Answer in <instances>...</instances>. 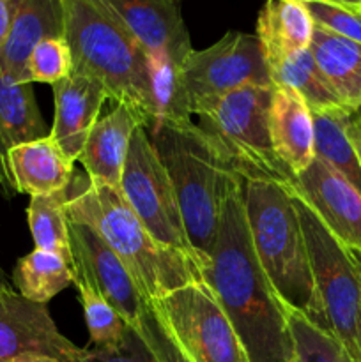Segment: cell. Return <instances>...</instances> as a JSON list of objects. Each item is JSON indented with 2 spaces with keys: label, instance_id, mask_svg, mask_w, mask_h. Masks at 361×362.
Returning a JSON list of instances; mask_svg holds the SVG:
<instances>
[{
  "label": "cell",
  "instance_id": "1",
  "mask_svg": "<svg viewBox=\"0 0 361 362\" xmlns=\"http://www.w3.org/2000/svg\"><path fill=\"white\" fill-rule=\"evenodd\" d=\"M250 362H294L285 303L258 262L244 209V182L223 204L218 235L202 267Z\"/></svg>",
  "mask_w": 361,
  "mask_h": 362
},
{
  "label": "cell",
  "instance_id": "2",
  "mask_svg": "<svg viewBox=\"0 0 361 362\" xmlns=\"http://www.w3.org/2000/svg\"><path fill=\"white\" fill-rule=\"evenodd\" d=\"M66 212L71 221L91 226L115 251L149 303L204 281L205 262L158 243L120 189L78 177L69 184Z\"/></svg>",
  "mask_w": 361,
  "mask_h": 362
},
{
  "label": "cell",
  "instance_id": "3",
  "mask_svg": "<svg viewBox=\"0 0 361 362\" xmlns=\"http://www.w3.org/2000/svg\"><path fill=\"white\" fill-rule=\"evenodd\" d=\"M73 73L99 78L108 98L152 124L149 60L138 39L103 0H62Z\"/></svg>",
  "mask_w": 361,
  "mask_h": 362
},
{
  "label": "cell",
  "instance_id": "4",
  "mask_svg": "<svg viewBox=\"0 0 361 362\" xmlns=\"http://www.w3.org/2000/svg\"><path fill=\"white\" fill-rule=\"evenodd\" d=\"M165 166L193 250L207 260L218 235L223 204L244 180L198 126L145 127Z\"/></svg>",
  "mask_w": 361,
  "mask_h": 362
},
{
  "label": "cell",
  "instance_id": "5",
  "mask_svg": "<svg viewBox=\"0 0 361 362\" xmlns=\"http://www.w3.org/2000/svg\"><path fill=\"white\" fill-rule=\"evenodd\" d=\"M244 209L255 253L280 299L329 332L294 207L292 186L244 180Z\"/></svg>",
  "mask_w": 361,
  "mask_h": 362
},
{
  "label": "cell",
  "instance_id": "6",
  "mask_svg": "<svg viewBox=\"0 0 361 362\" xmlns=\"http://www.w3.org/2000/svg\"><path fill=\"white\" fill-rule=\"evenodd\" d=\"M273 85H246L193 106L198 127L243 180H275L292 186L294 175L273 148L269 106Z\"/></svg>",
  "mask_w": 361,
  "mask_h": 362
},
{
  "label": "cell",
  "instance_id": "7",
  "mask_svg": "<svg viewBox=\"0 0 361 362\" xmlns=\"http://www.w3.org/2000/svg\"><path fill=\"white\" fill-rule=\"evenodd\" d=\"M292 202L299 216L315 290L329 332L342 343L354 361L361 362L357 346V320L361 313L360 257L329 232L328 226L294 189Z\"/></svg>",
  "mask_w": 361,
  "mask_h": 362
},
{
  "label": "cell",
  "instance_id": "8",
  "mask_svg": "<svg viewBox=\"0 0 361 362\" xmlns=\"http://www.w3.org/2000/svg\"><path fill=\"white\" fill-rule=\"evenodd\" d=\"M151 308L191 362H250L236 329L205 281L151 300Z\"/></svg>",
  "mask_w": 361,
  "mask_h": 362
},
{
  "label": "cell",
  "instance_id": "9",
  "mask_svg": "<svg viewBox=\"0 0 361 362\" xmlns=\"http://www.w3.org/2000/svg\"><path fill=\"white\" fill-rule=\"evenodd\" d=\"M120 191L138 219L158 243L202 258L188 239L176 189L145 127H137L131 136L120 179ZM202 260L205 262V258Z\"/></svg>",
  "mask_w": 361,
  "mask_h": 362
},
{
  "label": "cell",
  "instance_id": "10",
  "mask_svg": "<svg viewBox=\"0 0 361 362\" xmlns=\"http://www.w3.org/2000/svg\"><path fill=\"white\" fill-rule=\"evenodd\" d=\"M191 112L204 99L229 94L246 85H273L260 41L255 34L227 32L204 49H191L180 62Z\"/></svg>",
  "mask_w": 361,
  "mask_h": 362
},
{
  "label": "cell",
  "instance_id": "11",
  "mask_svg": "<svg viewBox=\"0 0 361 362\" xmlns=\"http://www.w3.org/2000/svg\"><path fill=\"white\" fill-rule=\"evenodd\" d=\"M69 240L74 276L85 279L127 324H137L149 300L115 251L91 226L71 219Z\"/></svg>",
  "mask_w": 361,
  "mask_h": 362
},
{
  "label": "cell",
  "instance_id": "12",
  "mask_svg": "<svg viewBox=\"0 0 361 362\" xmlns=\"http://www.w3.org/2000/svg\"><path fill=\"white\" fill-rule=\"evenodd\" d=\"M81 349L66 338L48 306L18 292H0V362L23 359L76 361Z\"/></svg>",
  "mask_w": 361,
  "mask_h": 362
},
{
  "label": "cell",
  "instance_id": "13",
  "mask_svg": "<svg viewBox=\"0 0 361 362\" xmlns=\"http://www.w3.org/2000/svg\"><path fill=\"white\" fill-rule=\"evenodd\" d=\"M292 189L343 246L361 253V194L349 180L315 158L306 170L294 175Z\"/></svg>",
  "mask_w": 361,
  "mask_h": 362
},
{
  "label": "cell",
  "instance_id": "14",
  "mask_svg": "<svg viewBox=\"0 0 361 362\" xmlns=\"http://www.w3.org/2000/svg\"><path fill=\"white\" fill-rule=\"evenodd\" d=\"M138 39L147 57L180 64L193 49L180 0H103Z\"/></svg>",
  "mask_w": 361,
  "mask_h": 362
},
{
  "label": "cell",
  "instance_id": "15",
  "mask_svg": "<svg viewBox=\"0 0 361 362\" xmlns=\"http://www.w3.org/2000/svg\"><path fill=\"white\" fill-rule=\"evenodd\" d=\"M52 87L55 98V120L50 136L74 163L78 161L92 126L98 122L108 92L99 78L85 73H71Z\"/></svg>",
  "mask_w": 361,
  "mask_h": 362
},
{
  "label": "cell",
  "instance_id": "16",
  "mask_svg": "<svg viewBox=\"0 0 361 362\" xmlns=\"http://www.w3.org/2000/svg\"><path fill=\"white\" fill-rule=\"evenodd\" d=\"M137 127H144L140 117L124 105H117L113 112L98 119L78 156L88 179L120 189L124 163Z\"/></svg>",
  "mask_w": 361,
  "mask_h": 362
},
{
  "label": "cell",
  "instance_id": "17",
  "mask_svg": "<svg viewBox=\"0 0 361 362\" xmlns=\"http://www.w3.org/2000/svg\"><path fill=\"white\" fill-rule=\"evenodd\" d=\"M269 131L276 156L292 175L311 165L315 159L314 117L296 90L273 85Z\"/></svg>",
  "mask_w": 361,
  "mask_h": 362
},
{
  "label": "cell",
  "instance_id": "18",
  "mask_svg": "<svg viewBox=\"0 0 361 362\" xmlns=\"http://www.w3.org/2000/svg\"><path fill=\"white\" fill-rule=\"evenodd\" d=\"M13 23L0 48V66L13 80L27 81V62L32 49L46 37L64 35L62 0H13Z\"/></svg>",
  "mask_w": 361,
  "mask_h": 362
},
{
  "label": "cell",
  "instance_id": "19",
  "mask_svg": "<svg viewBox=\"0 0 361 362\" xmlns=\"http://www.w3.org/2000/svg\"><path fill=\"white\" fill-rule=\"evenodd\" d=\"M6 161L18 193L30 197L57 193L66 189L73 180V161L52 136L11 147Z\"/></svg>",
  "mask_w": 361,
  "mask_h": 362
},
{
  "label": "cell",
  "instance_id": "20",
  "mask_svg": "<svg viewBox=\"0 0 361 362\" xmlns=\"http://www.w3.org/2000/svg\"><path fill=\"white\" fill-rule=\"evenodd\" d=\"M315 23L303 0H265L257 32L265 62L310 48Z\"/></svg>",
  "mask_w": 361,
  "mask_h": 362
},
{
  "label": "cell",
  "instance_id": "21",
  "mask_svg": "<svg viewBox=\"0 0 361 362\" xmlns=\"http://www.w3.org/2000/svg\"><path fill=\"white\" fill-rule=\"evenodd\" d=\"M310 52L340 101L361 112V45L315 25Z\"/></svg>",
  "mask_w": 361,
  "mask_h": 362
},
{
  "label": "cell",
  "instance_id": "22",
  "mask_svg": "<svg viewBox=\"0 0 361 362\" xmlns=\"http://www.w3.org/2000/svg\"><path fill=\"white\" fill-rule=\"evenodd\" d=\"M50 136L32 83L13 80L0 66V144L6 152L20 144Z\"/></svg>",
  "mask_w": 361,
  "mask_h": 362
},
{
  "label": "cell",
  "instance_id": "23",
  "mask_svg": "<svg viewBox=\"0 0 361 362\" xmlns=\"http://www.w3.org/2000/svg\"><path fill=\"white\" fill-rule=\"evenodd\" d=\"M265 64L271 83L275 87H289L296 90L311 112L347 108L322 74L310 48L289 53Z\"/></svg>",
  "mask_w": 361,
  "mask_h": 362
},
{
  "label": "cell",
  "instance_id": "24",
  "mask_svg": "<svg viewBox=\"0 0 361 362\" xmlns=\"http://www.w3.org/2000/svg\"><path fill=\"white\" fill-rule=\"evenodd\" d=\"M11 281L25 299L48 304L62 290L74 285L73 262L55 251L35 247L16 262Z\"/></svg>",
  "mask_w": 361,
  "mask_h": 362
},
{
  "label": "cell",
  "instance_id": "25",
  "mask_svg": "<svg viewBox=\"0 0 361 362\" xmlns=\"http://www.w3.org/2000/svg\"><path fill=\"white\" fill-rule=\"evenodd\" d=\"M353 113L354 110L349 108L311 112L315 131V158L328 163L361 194V161L347 134V124Z\"/></svg>",
  "mask_w": 361,
  "mask_h": 362
},
{
  "label": "cell",
  "instance_id": "26",
  "mask_svg": "<svg viewBox=\"0 0 361 362\" xmlns=\"http://www.w3.org/2000/svg\"><path fill=\"white\" fill-rule=\"evenodd\" d=\"M149 60V85H151L152 124L188 127L191 120V101L180 74V64L161 55H151ZM149 126V127H151Z\"/></svg>",
  "mask_w": 361,
  "mask_h": 362
},
{
  "label": "cell",
  "instance_id": "27",
  "mask_svg": "<svg viewBox=\"0 0 361 362\" xmlns=\"http://www.w3.org/2000/svg\"><path fill=\"white\" fill-rule=\"evenodd\" d=\"M69 200V186L62 191L50 194L30 197L27 207L28 226L35 247L46 251H55L73 262L69 240V218L66 204Z\"/></svg>",
  "mask_w": 361,
  "mask_h": 362
},
{
  "label": "cell",
  "instance_id": "28",
  "mask_svg": "<svg viewBox=\"0 0 361 362\" xmlns=\"http://www.w3.org/2000/svg\"><path fill=\"white\" fill-rule=\"evenodd\" d=\"M285 315L297 362H356L331 332L308 320L303 313L285 304Z\"/></svg>",
  "mask_w": 361,
  "mask_h": 362
},
{
  "label": "cell",
  "instance_id": "29",
  "mask_svg": "<svg viewBox=\"0 0 361 362\" xmlns=\"http://www.w3.org/2000/svg\"><path fill=\"white\" fill-rule=\"evenodd\" d=\"M74 286L80 293L81 304H84L91 346L113 349V346L120 345L124 334H126L127 322L85 279L74 276Z\"/></svg>",
  "mask_w": 361,
  "mask_h": 362
},
{
  "label": "cell",
  "instance_id": "30",
  "mask_svg": "<svg viewBox=\"0 0 361 362\" xmlns=\"http://www.w3.org/2000/svg\"><path fill=\"white\" fill-rule=\"evenodd\" d=\"M73 73V55L66 37H46L32 49L27 62L28 83H57Z\"/></svg>",
  "mask_w": 361,
  "mask_h": 362
},
{
  "label": "cell",
  "instance_id": "31",
  "mask_svg": "<svg viewBox=\"0 0 361 362\" xmlns=\"http://www.w3.org/2000/svg\"><path fill=\"white\" fill-rule=\"evenodd\" d=\"M317 27L361 45V11L328 0H303Z\"/></svg>",
  "mask_w": 361,
  "mask_h": 362
},
{
  "label": "cell",
  "instance_id": "32",
  "mask_svg": "<svg viewBox=\"0 0 361 362\" xmlns=\"http://www.w3.org/2000/svg\"><path fill=\"white\" fill-rule=\"evenodd\" d=\"M76 362H158V359L137 327L127 324L120 345L113 349H96V346L81 349Z\"/></svg>",
  "mask_w": 361,
  "mask_h": 362
},
{
  "label": "cell",
  "instance_id": "33",
  "mask_svg": "<svg viewBox=\"0 0 361 362\" xmlns=\"http://www.w3.org/2000/svg\"><path fill=\"white\" fill-rule=\"evenodd\" d=\"M133 327H137V331L144 336L145 343L152 350L158 362H191L186 357V354L180 350V346L177 345L176 339L172 338L168 329L159 320L158 315L154 313L151 303Z\"/></svg>",
  "mask_w": 361,
  "mask_h": 362
},
{
  "label": "cell",
  "instance_id": "34",
  "mask_svg": "<svg viewBox=\"0 0 361 362\" xmlns=\"http://www.w3.org/2000/svg\"><path fill=\"white\" fill-rule=\"evenodd\" d=\"M13 0H0V48H2L4 42L7 41V35H9L11 23H13Z\"/></svg>",
  "mask_w": 361,
  "mask_h": 362
},
{
  "label": "cell",
  "instance_id": "35",
  "mask_svg": "<svg viewBox=\"0 0 361 362\" xmlns=\"http://www.w3.org/2000/svg\"><path fill=\"white\" fill-rule=\"evenodd\" d=\"M347 134H349L350 141H353L356 154L361 161V112H354L350 115L349 124H347Z\"/></svg>",
  "mask_w": 361,
  "mask_h": 362
},
{
  "label": "cell",
  "instance_id": "36",
  "mask_svg": "<svg viewBox=\"0 0 361 362\" xmlns=\"http://www.w3.org/2000/svg\"><path fill=\"white\" fill-rule=\"evenodd\" d=\"M6 148L4 145L0 144V191H2L6 197H9L11 193L14 191L13 187V180H11L9 170H7V161H6Z\"/></svg>",
  "mask_w": 361,
  "mask_h": 362
},
{
  "label": "cell",
  "instance_id": "37",
  "mask_svg": "<svg viewBox=\"0 0 361 362\" xmlns=\"http://www.w3.org/2000/svg\"><path fill=\"white\" fill-rule=\"evenodd\" d=\"M13 290V285H11L9 278L6 276L4 269L0 267V292H11Z\"/></svg>",
  "mask_w": 361,
  "mask_h": 362
},
{
  "label": "cell",
  "instance_id": "38",
  "mask_svg": "<svg viewBox=\"0 0 361 362\" xmlns=\"http://www.w3.org/2000/svg\"><path fill=\"white\" fill-rule=\"evenodd\" d=\"M328 2L340 4V6H347V7H354V9H360L361 7V0H328Z\"/></svg>",
  "mask_w": 361,
  "mask_h": 362
},
{
  "label": "cell",
  "instance_id": "39",
  "mask_svg": "<svg viewBox=\"0 0 361 362\" xmlns=\"http://www.w3.org/2000/svg\"><path fill=\"white\" fill-rule=\"evenodd\" d=\"M16 362H76V361H59V359H48V357H38V359H23Z\"/></svg>",
  "mask_w": 361,
  "mask_h": 362
},
{
  "label": "cell",
  "instance_id": "40",
  "mask_svg": "<svg viewBox=\"0 0 361 362\" xmlns=\"http://www.w3.org/2000/svg\"><path fill=\"white\" fill-rule=\"evenodd\" d=\"M357 346H360V354H361V313H360V320H357Z\"/></svg>",
  "mask_w": 361,
  "mask_h": 362
},
{
  "label": "cell",
  "instance_id": "41",
  "mask_svg": "<svg viewBox=\"0 0 361 362\" xmlns=\"http://www.w3.org/2000/svg\"><path fill=\"white\" fill-rule=\"evenodd\" d=\"M357 255V257H360V260H361V253H356Z\"/></svg>",
  "mask_w": 361,
  "mask_h": 362
},
{
  "label": "cell",
  "instance_id": "42",
  "mask_svg": "<svg viewBox=\"0 0 361 362\" xmlns=\"http://www.w3.org/2000/svg\"><path fill=\"white\" fill-rule=\"evenodd\" d=\"M294 362H297V361H294Z\"/></svg>",
  "mask_w": 361,
  "mask_h": 362
},
{
  "label": "cell",
  "instance_id": "43",
  "mask_svg": "<svg viewBox=\"0 0 361 362\" xmlns=\"http://www.w3.org/2000/svg\"><path fill=\"white\" fill-rule=\"evenodd\" d=\"M360 11H361V7H360Z\"/></svg>",
  "mask_w": 361,
  "mask_h": 362
}]
</instances>
